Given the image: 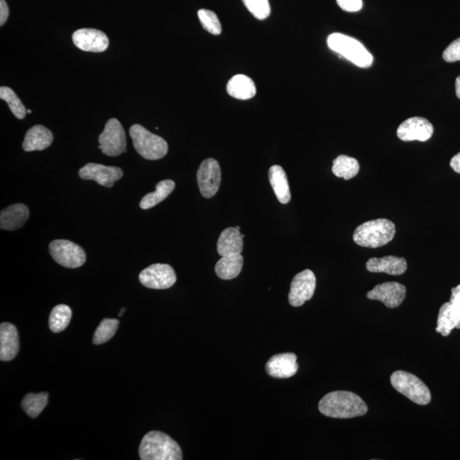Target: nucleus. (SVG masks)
I'll list each match as a JSON object with an SVG mask.
<instances>
[{"label":"nucleus","mask_w":460,"mask_h":460,"mask_svg":"<svg viewBox=\"0 0 460 460\" xmlns=\"http://www.w3.org/2000/svg\"><path fill=\"white\" fill-rule=\"evenodd\" d=\"M319 410L327 417L351 419L365 415L368 408L359 395L351 391L339 390L324 395L319 400Z\"/></svg>","instance_id":"nucleus-1"},{"label":"nucleus","mask_w":460,"mask_h":460,"mask_svg":"<svg viewBox=\"0 0 460 460\" xmlns=\"http://www.w3.org/2000/svg\"><path fill=\"white\" fill-rule=\"evenodd\" d=\"M142 460H182L181 447L168 434L156 432L145 434L139 447Z\"/></svg>","instance_id":"nucleus-2"},{"label":"nucleus","mask_w":460,"mask_h":460,"mask_svg":"<svg viewBox=\"0 0 460 460\" xmlns=\"http://www.w3.org/2000/svg\"><path fill=\"white\" fill-rule=\"evenodd\" d=\"M395 234V226L390 220L378 219L358 226L353 240L361 246L378 248L393 240Z\"/></svg>","instance_id":"nucleus-3"},{"label":"nucleus","mask_w":460,"mask_h":460,"mask_svg":"<svg viewBox=\"0 0 460 460\" xmlns=\"http://www.w3.org/2000/svg\"><path fill=\"white\" fill-rule=\"evenodd\" d=\"M327 45L358 67L368 68L373 64L372 54L356 38L343 33H332L327 38Z\"/></svg>","instance_id":"nucleus-4"},{"label":"nucleus","mask_w":460,"mask_h":460,"mask_svg":"<svg viewBox=\"0 0 460 460\" xmlns=\"http://www.w3.org/2000/svg\"><path fill=\"white\" fill-rule=\"evenodd\" d=\"M130 136L139 155L148 160L162 159L168 153V144L164 138L151 133L141 125L130 128Z\"/></svg>","instance_id":"nucleus-5"},{"label":"nucleus","mask_w":460,"mask_h":460,"mask_svg":"<svg viewBox=\"0 0 460 460\" xmlns=\"http://www.w3.org/2000/svg\"><path fill=\"white\" fill-rule=\"evenodd\" d=\"M392 386L400 394L419 405H427L432 400L429 388L415 375L396 371L390 377Z\"/></svg>","instance_id":"nucleus-6"},{"label":"nucleus","mask_w":460,"mask_h":460,"mask_svg":"<svg viewBox=\"0 0 460 460\" xmlns=\"http://www.w3.org/2000/svg\"><path fill=\"white\" fill-rule=\"evenodd\" d=\"M99 148L104 155L116 157L126 152V138L125 131L117 119H110L106 123L104 130L99 138Z\"/></svg>","instance_id":"nucleus-7"},{"label":"nucleus","mask_w":460,"mask_h":460,"mask_svg":"<svg viewBox=\"0 0 460 460\" xmlns=\"http://www.w3.org/2000/svg\"><path fill=\"white\" fill-rule=\"evenodd\" d=\"M50 253L55 262L65 268H76L87 261L82 247L67 240H55L49 246Z\"/></svg>","instance_id":"nucleus-8"},{"label":"nucleus","mask_w":460,"mask_h":460,"mask_svg":"<svg viewBox=\"0 0 460 460\" xmlns=\"http://www.w3.org/2000/svg\"><path fill=\"white\" fill-rule=\"evenodd\" d=\"M454 328L460 329V285L451 288L450 301L439 310L436 331L447 336Z\"/></svg>","instance_id":"nucleus-9"},{"label":"nucleus","mask_w":460,"mask_h":460,"mask_svg":"<svg viewBox=\"0 0 460 460\" xmlns=\"http://www.w3.org/2000/svg\"><path fill=\"white\" fill-rule=\"evenodd\" d=\"M139 280L148 288L168 289L176 283L177 275L168 264L155 263L140 273Z\"/></svg>","instance_id":"nucleus-10"},{"label":"nucleus","mask_w":460,"mask_h":460,"mask_svg":"<svg viewBox=\"0 0 460 460\" xmlns=\"http://www.w3.org/2000/svg\"><path fill=\"white\" fill-rule=\"evenodd\" d=\"M221 180V168L214 159H207L200 164L197 172V182L203 197L212 198L219 190Z\"/></svg>","instance_id":"nucleus-11"},{"label":"nucleus","mask_w":460,"mask_h":460,"mask_svg":"<svg viewBox=\"0 0 460 460\" xmlns=\"http://www.w3.org/2000/svg\"><path fill=\"white\" fill-rule=\"evenodd\" d=\"M317 287V278L314 273L310 270H305L294 277L291 289L288 295L290 305L293 307H300L306 301L312 298Z\"/></svg>","instance_id":"nucleus-12"},{"label":"nucleus","mask_w":460,"mask_h":460,"mask_svg":"<svg viewBox=\"0 0 460 460\" xmlns=\"http://www.w3.org/2000/svg\"><path fill=\"white\" fill-rule=\"evenodd\" d=\"M434 132L432 124L422 117H412L400 124L396 134L404 142L420 141L426 142L432 138Z\"/></svg>","instance_id":"nucleus-13"},{"label":"nucleus","mask_w":460,"mask_h":460,"mask_svg":"<svg viewBox=\"0 0 460 460\" xmlns=\"http://www.w3.org/2000/svg\"><path fill=\"white\" fill-rule=\"evenodd\" d=\"M79 176L84 180H92L105 187H111L123 177V170L116 166L88 163L80 170Z\"/></svg>","instance_id":"nucleus-14"},{"label":"nucleus","mask_w":460,"mask_h":460,"mask_svg":"<svg viewBox=\"0 0 460 460\" xmlns=\"http://www.w3.org/2000/svg\"><path fill=\"white\" fill-rule=\"evenodd\" d=\"M407 289L398 283H385L377 285L366 293L371 300L381 301L388 308H398L406 297Z\"/></svg>","instance_id":"nucleus-15"},{"label":"nucleus","mask_w":460,"mask_h":460,"mask_svg":"<svg viewBox=\"0 0 460 460\" xmlns=\"http://www.w3.org/2000/svg\"><path fill=\"white\" fill-rule=\"evenodd\" d=\"M76 47L87 53H102L108 49L109 40L104 33L94 28H81L72 34Z\"/></svg>","instance_id":"nucleus-16"},{"label":"nucleus","mask_w":460,"mask_h":460,"mask_svg":"<svg viewBox=\"0 0 460 460\" xmlns=\"http://www.w3.org/2000/svg\"><path fill=\"white\" fill-rule=\"evenodd\" d=\"M297 357L293 353L278 354L272 356L265 366L266 372L275 378H288L297 372Z\"/></svg>","instance_id":"nucleus-17"},{"label":"nucleus","mask_w":460,"mask_h":460,"mask_svg":"<svg viewBox=\"0 0 460 460\" xmlns=\"http://www.w3.org/2000/svg\"><path fill=\"white\" fill-rule=\"evenodd\" d=\"M18 351L19 338L16 327L11 323L3 322L0 326V359L11 361Z\"/></svg>","instance_id":"nucleus-18"},{"label":"nucleus","mask_w":460,"mask_h":460,"mask_svg":"<svg viewBox=\"0 0 460 460\" xmlns=\"http://www.w3.org/2000/svg\"><path fill=\"white\" fill-rule=\"evenodd\" d=\"M366 270L372 273H386L391 275H400L406 272L407 263L403 258L386 256L381 258H372L366 262Z\"/></svg>","instance_id":"nucleus-19"},{"label":"nucleus","mask_w":460,"mask_h":460,"mask_svg":"<svg viewBox=\"0 0 460 460\" xmlns=\"http://www.w3.org/2000/svg\"><path fill=\"white\" fill-rule=\"evenodd\" d=\"M244 234H241L240 230L236 228H228L221 233L217 241V253L221 257L241 254L244 243L243 238Z\"/></svg>","instance_id":"nucleus-20"},{"label":"nucleus","mask_w":460,"mask_h":460,"mask_svg":"<svg viewBox=\"0 0 460 460\" xmlns=\"http://www.w3.org/2000/svg\"><path fill=\"white\" fill-rule=\"evenodd\" d=\"M29 217V210L23 204H14L0 212V228L4 230L19 229Z\"/></svg>","instance_id":"nucleus-21"},{"label":"nucleus","mask_w":460,"mask_h":460,"mask_svg":"<svg viewBox=\"0 0 460 460\" xmlns=\"http://www.w3.org/2000/svg\"><path fill=\"white\" fill-rule=\"evenodd\" d=\"M53 135L46 127L34 126L26 133L23 148L26 152L41 151L50 146Z\"/></svg>","instance_id":"nucleus-22"},{"label":"nucleus","mask_w":460,"mask_h":460,"mask_svg":"<svg viewBox=\"0 0 460 460\" xmlns=\"http://www.w3.org/2000/svg\"><path fill=\"white\" fill-rule=\"evenodd\" d=\"M227 92L229 96L239 100H248L257 93L253 80L244 75L232 77L227 84Z\"/></svg>","instance_id":"nucleus-23"},{"label":"nucleus","mask_w":460,"mask_h":460,"mask_svg":"<svg viewBox=\"0 0 460 460\" xmlns=\"http://www.w3.org/2000/svg\"><path fill=\"white\" fill-rule=\"evenodd\" d=\"M268 179L277 199L281 204H288L291 200V191L287 174L280 165H273L268 170Z\"/></svg>","instance_id":"nucleus-24"},{"label":"nucleus","mask_w":460,"mask_h":460,"mask_svg":"<svg viewBox=\"0 0 460 460\" xmlns=\"http://www.w3.org/2000/svg\"><path fill=\"white\" fill-rule=\"evenodd\" d=\"M244 263L241 254L221 257L216 263L215 271L221 280H233L240 275Z\"/></svg>","instance_id":"nucleus-25"},{"label":"nucleus","mask_w":460,"mask_h":460,"mask_svg":"<svg viewBox=\"0 0 460 460\" xmlns=\"http://www.w3.org/2000/svg\"><path fill=\"white\" fill-rule=\"evenodd\" d=\"M175 189V182L172 180H164L157 183L155 192L149 193L141 199L140 207L143 210H148L156 204L163 202L172 194Z\"/></svg>","instance_id":"nucleus-26"},{"label":"nucleus","mask_w":460,"mask_h":460,"mask_svg":"<svg viewBox=\"0 0 460 460\" xmlns=\"http://www.w3.org/2000/svg\"><path fill=\"white\" fill-rule=\"evenodd\" d=\"M332 170L336 177L349 180L359 172L360 165L355 158L339 155L332 162Z\"/></svg>","instance_id":"nucleus-27"},{"label":"nucleus","mask_w":460,"mask_h":460,"mask_svg":"<svg viewBox=\"0 0 460 460\" xmlns=\"http://www.w3.org/2000/svg\"><path fill=\"white\" fill-rule=\"evenodd\" d=\"M72 318V310L65 305H59L51 310L49 318L50 329L55 334L65 330L70 325Z\"/></svg>","instance_id":"nucleus-28"},{"label":"nucleus","mask_w":460,"mask_h":460,"mask_svg":"<svg viewBox=\"0 0 460 460\" xmlns=\"http://www.w3.org/2000/svg\"><path fill=\"white\" fill-rule=\"evenodd\" d=\"M49 395L46 392L33 394L29 393L25 396L21 402L23 410L29 417H36L40 415L48 404Z\"/></svg>","instance_id":"nucleus-29"},{"label":"nucleus","mask_w":460,"mask_h":460,"mask_svg":"<svg viewBox=\"0 0 460 460\" xmlns=\"http://www.w3.org/2000/svg\"><path fill=\"white\" fill-rule=\"evenodd\" d=\"M119 321L116 319H102L98 326L93 336V343L102 344L108 342L115 334L119 327Z\"/></svg>","instance_id":"nucleus-30"},{"label":"nucleus","mask_w":460,"mask_h":460,"mask_svg":"<svg viewBox=\"0 0 460 460\" xmlns=\"http://www.w3.org/2000/svg\"><path fill=\"white\" fill-rule=\"evenodd\" d=\"M0 98L7 102L9 108L17 119H23L26 117L27 109L12 89L6 87L0 88Z\"/></svg>","instance_id":"nucleus-31"},{"label":"nucleus","mask_w":460,"mask_h":460,"mask_svg":"<svg viewBox=\"0 0 460 460\" xmlns=\"http://www.w3.org/2000/svg\"><path fill=\"white\" fill-rule=\"evenodd\" d=\"M198 17L202 27L208 33L213 34V35H219L221 33V26L219 17L214 12L202 9V10L198 11Z\"/></svg>","instance_id":"nucleus-32"},{"label":"nucleus","mask_w":460,"mask_h":460,"mask_svg":"<svg viewBox=\"0 0 460 460\" xmlns=\"http://www.w3.org/2000/svg\"><path fill=\"white\" fill-rule=\"evenodd\" d=\"M242 2L255 18L264 20L270 15L271 10L268 0H242Z\"/></svg>","instance_id":"nucleus-33"},{"label":"nucleus","mask_w":460,"mask_h":460,"mask_svg":"<svg viewBox=\"0 0 460 460\" xmlns=\"http://www.w3.org/2000/svg\"><path fill=\"white\" fill-rule=\"evenodd\" d=\"M443 59L447 62L460 61V38L447 47L442 55Z\"/></svg>","instance_id":"nucleus-34"},{"label":"nucleus","mask_w":460,"mask_h":460,"mask_svg":"<svg viewBox=\"0 0 460 460\" xmlns=\"http://www.w3.org/2000/svg\"><path fill=\"white\" fill-rule=\"evenodd\" d=\"M339 6L348 12L359 11L362 8V0H336Z\"/></svg>","instance_id":"nucleus-35"},{"label":"nucleus","mask_w":460,"mask_h":460,"mask_svg":"<svg viewBox=\"0 0 460 460\" xmlns=\"http://www.w3.org/2000/svg\"><path fill=\"white\" fill-rule=\"evenodd\" d=\"M9 16V7L6 0H0V26L6 23Z\"/></svg>","instance_id":"nucleus-36"},{"label":"nucleus","mask_w":460,"mask_h":460,"mask_svg":"<svg viewBox=\"0 0 460 460\" xmlns=\"http://www.w3.org/2000/svg\"><path fill=\"white\" fill-rule=\"evenodd\" d=\"M450 166L455 172L460 173V152L451 158Z\"/></svg>","instance_id":"nucleus-37"},{"label":"nucleus","mask_w":460,"mask_h":460,"mask_svg":"<svg viewBox=\"0 0 460 460\" xmlns=\"http://www.w3.org/2000/svg\"><path fill=\"white\" fill-rule=\"evenodd\" d=\"M455 89H456V95H457V97L460 99V76H459L458 78L456 79Z\"/></svg>","instance_id":"nucleus-38"},{"label":"nucleus","mask_w":460,"mask_h":460,"mask_svg":"<svg viewBox=\"0 0 460 460\" xmlns=\"http://www.w3.org/2000/svg\"><path fill=\"white\" fill-rule=\"evenodd\" d=\"M126 309H122L121 313L119 314V317H122L124 312H125Z\"/></svg>","instance_id":"nucleus-39"},{"label":"nucleus","mask_w":460,"mask_h":460,"mask_svg":"<svg viewBox=\"0 0 460 460\" xmlns=\"http://www.w3.org/2000/svg\"><path fill=\"white\" fill-rule=\"evenodd\" d=\"M27 113H28V114H31V113H32V111H31V110H27Z\"/></svg>","instance_id":"nucleus-40"},{"label":"nucleus","mask_w":460,"mask_h":460,"mask_svg":"<svg viewBox=\"0 0 460 460\" xmlns=\"http://www.w3.org/2000/svg\"><path fill=\"white\" fill-rule=\"evenodd\" d=\"M236 229H239V230H240V229H241L240 226H237Z\"/></svg>","instance_id":"nucleus-41"}]
</instances>
